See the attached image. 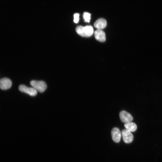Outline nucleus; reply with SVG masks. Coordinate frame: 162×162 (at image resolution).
<instances>
[{"label":"nucleus","instance_id":"7","mask_svg":"<svg viewBox=\"0 0 162 162\" xmlns=\"http://www.w3.org/2000/svg\"><path fill=\"white\" fill-rule=\"evenodd\" d=\"M112 135L113 141L116 143H119L121 139V133L117 128H114L112 131Z\"/></svg>","mask_w":162,"mask_h":162},{"label":"nucleus","instance_id":"12","mask_svg":"<svg viewBox=\"0 0 162 162\" xmlns=\"http://www.w3.org/2000/svg\"><path fill=\"white\" fill-rule=\"evenodd\" d=\"M79 19V14L78 13H76L74 15V22L75 23L78 22Z\"/></svg>","mask_w":162,"mask_h":162},{"label":"nucleus","instance_id":"10","mask_svg":"<svg viewBox=\"0 0 162 162\" xmlns=\"http://www.w3.org/2000/svg\"><path fill=\"white\" fill-rule=\"evenodd\" d=\"M124 126L126 129L130 132H134L137 129V126L136 124L133 122H129L126 123Z\"/></svg>","mask_w":162,"mask_h":162},{"label":"nucleus","instance_id":"3","mask_svg":"<svg viewBox=\"0 0 162 162\" xmlns=\"http://www.w3.org/2000/svg\"><path fill=\"white\" fill-rule=\"evenodd\" d=\"M19 89L21 92L32 96H35L37 93V91L33 87H29L24 85H20Z\"/></svg>","mask_w":162,"mask_h":162},{"label":"nucleus","instance_id":"4","mask_svg":"<svg viewBox=\"0 0 162 162\" xmlns=\"http://www.w3.org/2000/svg\"><path fill=\"white\" fill-rule=\"evenodd\" d=\"M122 134L124 142L127 144L132 142L133 140V136L130 132L125 129L122 130Z\"/></svg>","mask_w":162,"mask_h":162},{"label":"nucleus","instance_id":"2","mask_svg":"<svg viewBox=\"0 0 162 162\" xmlns=\"http://www.w3.org/2000/svg\"><path fill=\"white\" fill-rule=\"evenodd\" d=\"M30 84L33 88L40 92H43L47 88L46 83L42 81L33 80L31 81Z\"/></svg>","mask_w":162,"mask_h":162},{"label":"nucleus","instance_id":"5","mask_svg":"<svg viewBox=\"0 0 162 162\" xmlns=\"http://www.w3.org/2000/svg\"><path fill=\"white\" fill-rule=\"evenodd\" d=\"M120 117L121 121L125 124L131 122L133 120L132 115L129 113L124 111L120 112Z\"/></svg>","mask_w":162,"mask_h":162},{"label":"nucleus","instance_id":"8","mask_svg":"<svg viewBox=\"0 0 162 162\" xmlns=\"http://www.w3.org/2000/svg\"><path fill=\"white\" fill-rule=\"evenodd\" d=\"M95 39L100 41L104 42L106 40V35L105 33L101 30H97L94 33Z\"/></svg>","mask_w":162,"mask_h":162},{"label":"nucleus","instance_id":"9","mask_svg":"<svg viewBox=\"0 0 162 162\" xmlns=\"http://www.w3.org/2000/svg\"><path fill=\"white\" fill-rule=\"evenodd\" d=\"M107 24V21L105 19L100 18L95 22L94 25L98 30H102L106 27Z\"/></svg>","mask_w":162,"mask_h":162},{"label":"nucleus","instance_id":"1","mask_svg":"<svg viewBox=\"0 0 162 162\" xmlns=\"http://www.w3.org/2000/svg\"><path fill=\"white\" fill-rule=\"evenodd\" d=\"M76 30L78 34L84 37H90L94 33L93 28L91 26H79L76 27Z\"/></svg>","mask_w":162,"mask_h":162},{"label":"nucleus","instance_id":"11","mask_svg":"<svg viewBox=\"0 0 162 162\" xmlns=\"http://www.w3.org/2000/svg\"><path fill=\"white\" fill-rule=\"evenodd\" d=\"M83 18L85 22L89 23L91 18V14L88 13H84L83 15Z\"/></svg>","mask_w":162,"mask_h":162},{"label":"nucleus","instance_id":"6","mask_svg":"<svg viewBox=\"0 0 162 162\" xmlns=\"http://www.w3.org/2000/svg\"><path fill=\"white\" fill-rule=\"evenodd\" d=\"M12 82L7 78H4L0 80V88L5 90L10 88L12 86Z\"/></svg>","mask_w":162,"mask_h":162}]
</instances>
